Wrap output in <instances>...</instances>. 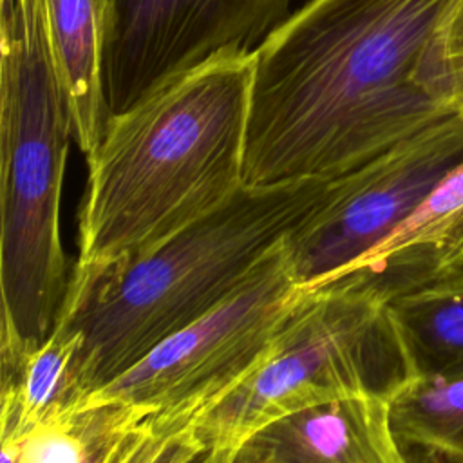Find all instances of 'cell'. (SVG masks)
Masks as SVG:
<instances>
[{"instance_id":"obj_16","label":"cell","mask_w":463,"mask_h":463,"mask_svg":"<svg viewBox=\"0 0 463 463\" xmlns=\"http://www.w3.org/2000/svg\"><path fill=\"white\" fill-rule=\"evenodd\" d=\"M145 420L114 430L94 449V452L89 456L85 463H121L132 450V447L137 443L145 429Z\"/></svg>"},{"instance_id":"obj_1","label":"cell","mask_w":463,"mask_h":463,"mask_svg":"<svg viewBox=\"0 0 463 463\" xmlns=\"http://www.w3.org/2000/svg\"><path fill=\"white\" fill-rule=\"evenodd\" d=\"M447 0H309L255 49L244 183L335 179L447 116L416 67Z\"/></svg>"},{"instance_id":"obj_10","label":"cell","mask_w":463,"mask_h":463,"mask_svg":"<svg viewBox=\"0 0 463 463\" xmlns=\"http://www.w3.org/2000/svg\"><path fill=\"white\" fill-rule=\"evenodd\" d=\"M389 307L412 374L463 376V269L394 293Z\"/></svg>"},{"instance_id":"obj_14","label":"cell","mask_w":463,"mask_h":463,"mask_svg":"<svg viewBox=\"0 0 463 463\" xmlns=\"http://www.w3.org/2000/svg\"><path fill=\"white\" fill-rule=\"evenodd\" d=\"M416 81L445 112L463 119V0H447L423 45Z\"/></svg>"},{"instance_id":"obj_17","label":"cell","mask_w":463,"mask_h":463,"mask_svg":"<svg viewBox=\"0 0 463 463\" xmlns=\"http://www.w3.org/2000/svg\"><path fill=\"white\" fill-rule=\"evenodd\" d=\"M459 269H463V217L454 226L443 246L436 251L432 259V271L429 277Z\"/></svg>"},{"instance_id":"obj_2","label":"cell","mask_w":463,"mask_h":463,"mask_svg":"<svg viewBox=\"0 0 463 463\" xmlns=\"http://www.w3.org/2000/svg\"><path fill=\"white\" fill-rule=\"evenodd\" d=\"M255 51L217 54L110 116L89 157L74 271L146 253L244 183Z\"/></svg>"},{"instance_id":"obj_15","label":"cell","mask_w":463,"mask_h":463,"mask_svg":"<svg viewBox=\"0 0 463 463\" xmlns=\"http://www.w3.org/2000/svg\"><path fill=\"white\" fill-rule=\"evenodd\" d=\"M197 412H156L121 463H194L206 454L195 430Z\"/></svg>"},{"instance_id":"obj_4","label":"cell","mask_w":463,"mask_h":463,"mask_svg":"<svg viewBox=\"0 0 463 463\" xmlns=\"http://www.w3.org/2000/svg\"><path fill=\"white\" fill-rule=\"evenodd\" d=\"M389 298L362 273L311 291L262 364L197 416L206 452L298 409L365 394L389 398L412 376Z\"/></svg>"},{"instance_id":"obj_7","label":"cell","mask_w":463,"mask_h":463,"mask_svg":"<svg viewBox=\"0 0 463 463\" xmlns=\"http://www.w3.org/2000/svg\"><path fill=\"white\" fill-rule=\"evenodd\" d=\"M105 80L121 112L175 76L257 45L291 13V0H105Z\"/></svg>"},{"instance_id":"obj_11","label":"cell","mask_w":463,"mask_h":463,"mask_svg":"<svg viewBox=\"0 0 463 463\" xmlns=\"http://www.w3.org/2000/svg\"><path fill=\"white\" fill-rule=\"evenodd\" d=\"M80 349L78 333L54 329L13 371L2 374V436L20 438L31 427L80 407Z\"/></svg>"},{"instance_id":"obj_12","label":"cell","mask_w":463,"mask_h":463,"mask_svg":"<svg viewBox=\"0 0 463 463\" xmlns=\"http://www.w3.org/2000/svg\"><path fill=\"white\" fill-rule=\"evenodd\" d=\"M392 430L405 450L463 463V376H409L391 396Z\"/></svg>"},{"instance_id":"obj_18","label":"cell","mask_w":463,"mask_h":463,"mask_svg":"<svg viewBox=\"0 0 463 463\" xmlns=\"http://www.w3.org/2000/svg\"><path fill=\"white\" fill-rule=\"evenodd\" d=\"M411 459H412V458H411ZM412 463H445V461H441V459H438V458H432V456H421V454H420L418 461H412Z\"/></svg>"},{"instance_id":"obj_5","label":"cell","mask_w":463,"mask_h":463,"mask_svg":"<svg viewBox=\"0 0 463 463\" xmlns=\"http://www.w3.org/2000/svg\"><path fill=\"white\" fill-rule=\"evenodd\" d=\"M311 291L298 284L286 237L206 315L170 335L83 403L204 412L251 374Z\"/></svg>"},{"instance_id":"obj_13","label":"cell","mask_w":463,"mask_h":463,"mask_svg":"<svg viewBox=\"0 0 463 463\" xmlns=\"http://www.w3.org/2000/svg\"><path fill=\"white\" fill-rule=\"evenodd\" d=\"M463 217V163L385 241L362 260L358 269H432V259Z\"/></svg>"},{"instance_id":"obj_9","label":"cell","mask_w":463,"mask_h":463,"mask_svg":"<svg viewBox=\"0 0 463 463\" xmlns=\"http://www.w3.org/2000/svg\"><path fill=\"white\" fill-rule=\"evenodd\" d=\"M42 13L72 141L87 161L112 116L105 80V0H42Z\"/></svg>"},{"instance_id":"obj_3","label":"cell","mask_w":463,"mask_h":463,"mask_svg":"<svg viewBox=\"0 0 463 463\" xmlns=\"http://www.w3.org/2000/svg\"><path fill=\"white\" fill-rule=\"evenodd\" d=\"M333 179L244 184L143 255L74 271L54 329L81 336V403L228 295L324 199Z\"/></svg>"},{"instance_id":"obj_8","label":"cell","mask_w":463,"mask_h":463,"mask_svg":"<svg viewBox=\"0 0 463 463\" xmlns=\"http://www.w3.org/2000/svg\"><path fill=\"white\" fill-rule=\"evenodd\" d=\"M203 463H412L400 445L389 398H342L273 418Z\"/></svg>"},{"instance_id":"obj_6","label":"cell","mask_w":463,"mask_h":463,"mask_svg":"<svg viewBox=\"0 0 463 463\" xmlns=\"http://www.w3.org/2000/svg\"><path fill=\"white\" fill-rule=\"evenodd\" d=\"M461 163L463 119L447 114L335 177L315 210L286 235L298 284L315 291L344 275Z\"/></svg>"}]
</instances>
